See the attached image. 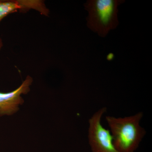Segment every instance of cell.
<instances>
[{
  "label": "cell",
  "mask_w": 152,
  "mask_h": 152,
  "mask_svg": "<svg viewBox=\"0 0 152 152\" xmlns=\"http://www.w3.org/2000/svg\"><path fill=\"white\" fill-rule=\"evenodd\" d=\"M143 116L142 112H139L124 118L106 117L114 145L120 152H134L138 148L146 134L140 124Z\"/></svg>",
  "instance_id": "obj_1"
},
{
  "label": "cell",
  "mask_w": 152,
  "mask_h": 152,
  "mask_svg": "<svg viewBox=\"0 0 152 152\" xmlns=\"http://www.w3.org/2000/svg\"><path fill=\"white\" fill-rule=\"evenodd\" d=\"M121 0H90L85 4L88 12L87 26L99 36L104 37L118 25V7L124 3Z\"/></svg>",
  "instance_id": "obj_2"
},
{
  "label": "cell",
  "mask_w": 152,
  "mask_h": 152,
  "mask_svg": "<svg viewBox=\"0 0 152 152\" xmlns=\"http://www.w3.org/2000/svg\"><path fill=\"white\" fill-rule=\"evenodd\" d=\"M107 111L106 107L95 113L89 120V143L92 152H120L116 148L110 132L103 126L102 117Z\"/></svg>",
  "instance_id": "obj_3"
},
{
  "label": "cell",
  "mask_w": 152,
  "mask_h": 152,
  "mask_svg": "<svg viewBox=\"0 0 152 152\" xmlns=\"http://www.w3.org/2000/svg\"><path fill=\"white\" fill-rule=\"evenodd\" d=\"M32 82V79L28 76L22 84L13 91L0 92V116L12 115L19 110V105L22 104L24 102L20 95L28 93Z\"/></svg>",
  "instance_id": "obj_4"
},
{
  "label": "cell",
  "mask_w": 152,
  "mask_h": 152,
  "mask_svg": "<svg viewBox=\"0 0 152 152\" xmlns=\"http://www.w3.org/2000/svg\"><path fill=\"white\" fill-rule=\"evenodd\" d=\"M33 9L48 15L49 11L43 2L40 1H0V23L9 14L18 10Z\"/></svg>",
  "instance_id": "obj_5"
},
{
  "label": "cell",
  "mask_w": 152,
  "mask_h": 152,
  "mask_svg": "<svg viewBox=\"0 0 152 152\" xmlns=\"http://www.w3.org/2000/svg\"><path fill=\"white\" fill-rule=\"evenodd\" d=\"M114 58V55L112 53H110L107 56V59L108 61H111Z\"/></svg>",
  "instance_id": "obj_6"
},
{
  "label": "cell",
  "mask_w": 152,
  "mask_h": 152,
  "mask_svg": "<svg viewBox=\"0 0 152 152\" xmlns=\"http://www.w3.org/2000/svg\"><path fill=\"white\" fill-rule=\"evenodd\" d=\"M3 46L2 42L1 39V38H0V50L1 49L2 47Z\"/></svg>",
  "instance_id": "obj_7"
}]
</instances>
